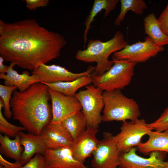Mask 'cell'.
<instances>
[{
	"instance_id": "1",
	"label": "cell",
	"mask_w": 168,
	"mask_h": 168,
	"mask_svg": "<svg viewBox=\"0 0 168 168\" xmlns=\"http://www.w3.org/2000/svg\"><path fill=\"white\" fill-rule=\"evenodd\" d=\"M61 34L40 26L34 19L13 23L0 19V54L4 60L33 71L59 57L67 44Z\"/></svg>"
},
{
	"instance_id": "2",
	"label": "cell",
	"mask_w": 168,
	"mask_h": 168,
	"mask_svg": "<svg viewBox=\"0 0 168 168\" xmlns=\"http://www.w3.org/2000/svg\"><path fill=\"white\" fill-rule=\"evenodd\" d=\"M10 101L13 119L29 133L40 135L52 118L48 87L40 82L35 83L23 92L15 90Z\"/></svg>"
},
{
	"instance_id": "3",
	"label": "cell",
	"mask_w": 168,
	"mask_h": 168,
	"mask_svg": "<svg viewBox=\"0 0 168 168\" xmlns=\"http://www.w3.org/2000/svg\"><path fill=\"white\" fill-rule=\"evenodd\" d=\"M128 44L123 34L119 30L113 38L105 42L90 39L86 49L78 50L75 57L77 60L85 63H96L93 74L100 75L109 70L113 64V61L109 60L110 55L123 49Z\"/></svg>"
},
{
	"instance_id": "4",
	"label": "cell",
	"mask_w": 168,
	"mask_h": 168,
	"mask_svg": "<svg viewBox=\"0 0 168 168\" xmlns=\"http://www.w3.org/2000/svg\"><path fill=\"white\" fill-rule=\"evenodd\" d=\"M104 106L102 120L124 122L138 119L141 113L139 105L134 99L124 95L121 90L103 91Z\"/></svg>"
},
{
	"instance_id": "5",
	"label": "cell",
	"mask_w": 168,
	"mask_h": 168,
	"mask_svg": "<svg viewBox=\"0 0 168 168\" xmlns=\"http://www.w3.org/2000/svg\"><path fill=\"white\" fill-rule=\"evenodd\" d=\"M113 64L108 71L100 75L93 74L92 83L102 91L121 90L130 84L137 64L125 60H118L112 57Z\"/></svg>"
},
{
	"instance_id": "6",
	"label": "cell",
	"mask_w": 168,
	"mask_h": 168,
	"mask_svg": "<svg viewBox=\"0 0 168 168\" xmlns=\"http://www.w3.org/2000/svg\"><path fill=\"white\" fill-rule=\"evenodd\" d=\"M75 95L81 104L87 127L98 128L102 121L101 113L104 106L103 91L93 84L86 86Z\"/></svg>"
},
{
	"instance_id": "7",
	"label": "cell",
	"mask_w": 168,
	"mask_h": 168,
	"mask_svg": "<svg viewBox=\"0 0 168 168\" xmlns=\"http://www.w3.org/2000/svg\"><path fill=\"white\" fill-rule=\"evenodd\" d=\"M152 130L143 119L127 120L123 122L113 139L120 153H125L141 143L142 138Z\"/></svg>"
},
{
	"instance_id": "8",
	"label": "cell",
	"mask_w": 168,
	"mask_h": 168,
	"mask_svg": "<svg viewBox=\"0 0 168 168\" xmlns=\"http://www.w3.org/2000/svg\"><path fill=\"white\" fill-rule=\"evenodd\" d=\"M114 135L105 132L93 152L91 161L93 168H118L120 155L113 139Z\"/></svg>"
},
{
	"instance_id": "9",
	"label": "cell",
	"mask_w": 168,
	"mask_h": 168,
	"mask_svg": "<svg viewBox=\"0 0 168 168\" xmlns=\"http://www.w3.org/2000/svg\"><path fill=\"white\" fill-rule=\"evenodd\" d=\"M163 47L155 46L148 36L144 41H138L131 45L128 44L121 50L115 52L113 56L118 60H125L136 63H143L164 50Z\"/></svg>"
},
{
	"instance_id": "10",
	"label": "cell",
	"mask_w": 168,
	"mask_h": 168,
	"mask_svg": "<svg viewBox=\"0 0 168 168\" xmlns=\"http://www.w3.org/2000/svg\"><path fill=\"white\" fill-rule=\"evenodd\" d=\"M136 147L128 152L120 154L118 168H168V161H165L164 152H151L148 157L139 156Z\"/></svg>"
},
{
	"instance_id": "11",
	"label": "cell",
	"mask_w": 168,
	"mask_h": 168,
	"mask_svg": "<svg viewBox=\"0 0 168 168\" xmlns=\"http://www.w3.org/2000/svg\"><path fill=\"white\" fill-rule=\"evenodd\" d=\"M95 69V67L91 66L86 71L75 73L59 65H47L42 63L32 71V74L38 78L40 82L52 83L60 82L73 81L91 74Z\"/></svg>"
},
{
	"instance_id": "12",
	"label": "cell",
	"mask_w": 168,
	"mask_h": 168,
	"mask_svg": "<svg viewBox=\"0 0 168 168\" xmlns=\"http://www.w3.org/2000/svg\"><path fill=\"white\" fill-rule=\"evenodd\" d=\"M48 90L52 103V118L50 123L61 122L82 110V105L75 96L65 95L49 88Z\"/></svg>"
},
{
	"instance_id": "13",
	"label": "cell",
	"mask_w": 168,
	"mask_h": 168,
	"mask_svg": "<svg viewBox=\"0 0 168 168\" xmlns=\"http://www.w3.org/2000/svg\"><path fill=\"white\" fill-rule=\"evenodd\" d=\"M40 135L43 138L48 149L71 147L73 142L61 122L48 124L43 129Z\"/></svg>"
},
{
	"instance_id": "14",
	"label": "cell",
	"mask_w": 168,
	"mask_h": 168,
	"mask_svg": "<svg viewBox=\"0 0 168 168\" xmlns=\"http://www.w3.org/2000/svg\"><path fill=\"white\" fill-rule=\"evenodd\" d=\"M44 156L47 168H87L74 157L71 147L47 149Z\"/></svg>"
},
{
	"instance_id": "15",
	"label": "cell",
	"mask_w": 168,
	"mask_h": 168,
	"mask_svg": "<svg viewBox=\"0 0 168 168\" xmlns=\"http://www.w3.org/2000/svg\"><path fill=\"white\" fill-rule=\"evenodd\" d=\"M98 128L87 127L84 133L73 141L71 147L74 157L84 163L86 160L92 155L99 142L96 134Z\"/></svg>"
},
{
	"instance_id": "16",
	"label": "cell",
	"mask_w": 168,
	"mask_h": 168,
	"mask_svg": "<svg viewBox=\"0 0 168 168\" xmlns=\"http://www.w3.org/2000/svg\"><path fill=\"white\" fill-rule=\"evenodd\" d=\"M20 136L21 145L24 147L21 161L24 165L35 154L44 155L47 149L43 137L40 135L31 133H25L22 131L19 132Z\"/></svg>"
},
{
	"instance_id": "17",
	"label": "cell",
	"mask_w": 168,
	"mask_h": 168,
	"mask_svg": "<svg viewBox=\"0 0 168 168\" xmlns=\"http://www.w3.org/2000/svg\"><path fill=\"white\" fill-rule=\"evenodd\" d=\"M15 64L10 63L7 74H0V78L4 79V85L16 86L19 91L23 92L27 89L32 84L40 82L38 78L35 75H30L29 72H23L21 74L18 73L13 69Z\"/></svg>"
},
{
	"instance_id": "18",
	"label": "cell",
	"mask_w": 168,
	"mask_h": 168,
	"mask_svg": "<svg viewBox=\"0 0 168 168\" xmlns=\"http://www.w3.org/2000/svg\"><path fill=\"white\" fill-rule=\"evenodd\" d=\"M147 135L148 140L136 147L139 152L145 155L154 151L168 153V130L163 132L152 130Z\"/></svg>"
},
{
	"instance_id": "19",
	"label": "cell",
	"mask_w": 168,
	"mask_h": 168,
	"mask_svg": "<svg viewBox=\"0 0 168 168\" xmlns=\"http://www.w3.org/2000/svg\"><path fill=\"white\" fill-rule=\"evenodd\" d=\"M93 76V74H90L69 82H60L52 83H41L46 85L49 88L65 95L75 96L79 89L92 83Z\"/></svg>"
},
{
	"instance_id": "20",
	"label": "cell",
	"mask_w": 168,
	"mask_h": 168,
	"mask_svg": "<svg viewBox=\"0 0 168 168\" xmlns=\"http://www.w3.org/2000/svg\"><path fill=\"white\" fill-rule=\"evenodd\" d=\"M143 24L145 34L151 38L155 46L161 47L168 45V36L162 31L154 13L144 17Z\"/></svg>"
},
{
	"instance_id": "21",
	"label": "cell",
	"mask_w": 168,
	"mask_h": 168,
	"mask_svg": "<svg viewBox=\"0 0 168 168\" xmlns=\"http://www.w3.org/2000/svg\"><path fill=\"white\" fill-rule=\"evenodd\" d=\"M119 2V0H95L91 9L84 23L85 26L83 34L84 49H85L87 41V36L91 26V25L95 17L102 10H105L103 17L109 15L110 12L115 9Z\"/></svg>"
},
{
	"instance_id": "22",
	"label": "cell",
	"mask_w": 168,
	"mask_h": 168,
	"mask_svg": "<svg viewBox=\"0 0 168 168\" xmlns=\"http://www.w3.org/2000/svg\"><path fill=\"white\" fill-rule=\"evenodd\" d=\"M14 139H11L6 135L0 134V152L8 158L21 161L23 151L19 133Z\"/></svg>"
},
{
	"instance_id": "23",
	"label": "cell",
	"mask_w": 168,
	"mask_h": 168,
	"mask_svg": "<svg viewBox=\"0 0 168 168\" xmlns=\"http://www.w3.org/2000/svg\"><path fill=\"white\" fill-rule=\"evenodd\" d=\"M61 122L73 141L79 138L87 127L86 119L82 110L67 118Z\"/></svg>"
},
{
	"instance_id": "24",
	"label": "cell",
	"mask_w": 168,
	"mask_h": 168,
	"mask_svg": "<svg viewBox=\"0 0 168 168\" xmlns=\"http://www.w3.org/2000/svg\"><path fill=\"white\" fill-rule=\"evenodd\" d=\"M120 12L114 21V24L119 26L124 20L126 13L131 11L135 14L141 15L144 10L147 8V6L143 0H120Z\"/></svg>"
},
{
	"instance_id": "25",
	"label": "cell",
	"mask_w": 168,
	"mask_h": 168,
	"mask_svg": "<svg viewBox=\"0 0 168 168\" xmlns=\"http://www.w3.org/2000/svg\"><path fill=\"white\" fill-rule=\"evenodd\" d=\"M4 105L2 99H0V131L9 136L15 137L20 131L26 130L22 126H18L13 125L7 121L3 116L2 113V108Z\"/></svg>"
},
{
	"instance_id": "26",
	"label": "cell",
	"mask_w": 168,
	"mask_h": 168,
	"mask_svg": "<svg viewBox=\"0 0 168 168\" xmlns=\"http://www.w3.org/2000/svg\"><path fill=\"white\" fill-rule=\"evenodd\" d=\"M17 89V87L15 86L0 85V96L4 105V114L5 117L8 119H11L12 116V112L10 109L11 95L13 92Z\"/></svg>"
},
{
	"instance_id": "27",
	"label": "cell",
	"mask_w": 168,
	"mask_h": 168,
	"mask_svg": "<svg viewBox=\"0 0 168 168\" xmlns=\"http://www.w3.org/2000/svg\"><path fill=\"white\" fill-rule=\"evenodd\" d=\"M148 125L152 130L163 132L168 130V106L159 118Z\"/></svg>"
},
{
	"instance_id": "28",
	"label": "cell",
	"mask_w": 168,
	"mask_h": 168,
	"mask_svg": "<svg viewBox=\"0 0 168 168\" xmlns=\"http://www.w3.org/2000/svg\"><path fill=\"white\" fill-rule=\"evenodd\" d=\"M21 168H47L45 157L40 154H36Z\"/></svg>"
},
{
	"instance_id": "29",
	"label": "cell",
	"mask_w": 168,
	"mask_h": 168,
	"mask_svg": "<svg viewBox=\"0 0 168 168\" xmlns=\"http://www.w3.org/2000/svg\"><path fill=\"white\" fill-rule=\"evenodd\" d=\"M157 20L162 31L168 36V3Z\"/></svg>"
},
{
	"instance_id": "30",
	"label": "cell",
	"mask_w": 168,
	"mask_h": 168,
	"mask_svg": "<svg viewBox=\"0 0 168 168\" xmlns=\"http://www.w3.org/2000/svg\"><path fill=\"white\" fill-rule=\"evenodd\" d=\"M26 7L30 10H34L37 8L44 7L48 5L49 0H25Z\"/></svg>"
},
{
	"instance_id": "31",
	"label": "cell",
	"mask_w": 168,
	"mask_h": 168,
	"mask_svg": "<svg viewBox=\"0 0 168 168\" xmlns=\"http://www.w3.org/2000/svg\"><path fill=\"white\" fill-rule=\"evenodd\" d=\"M0 165L5 168H21L23 166L21 161L10 162L5 159L1 154L0 155Z\"/></svg>"
},
{
	"instance_id": "32",
	"label": "cell",
	"mask_w": 168,
	"mask_h": 168,
	"mask_svg": "<svg viewBox=\"0 0 168 168\" xmlns=\"http://www.w3.org/2000/svg\"><path fill=\"white\" fill-rule=\"evenodd\" d=\"M4 59L1 56H0V73L6 74L7 73L9 66L4 65L3 62Z\"/></svg>"
},
{
	"instance_id": "33",
	"label": "cell",
	"mask_w": 168,
	"mask_h": 168,
	"mask_svg": "<svg viewBox=\"0 0 168 168\" xmlns=\"http://www.w3.org/2000/svg\"><path fill=\"white\" fill-rule=\"evenodd\" d=\"M0 168H5L3 166L0 165Z\"/></svg>"
},
{
	"instance_id": "34",
	"label": "cell",
	"mask_w": 168,
	"mask_h": 168,
	"mask_svg": "<svg viewBox=\"0 0 168 168\" xmlns=\"http://www.w3.org/2000/svg\"><path fill=\"white\" fill-rule=\"evenodd\" d=\"M167 67H168V65H167Z\"/></svg>"
}]
</instances>
